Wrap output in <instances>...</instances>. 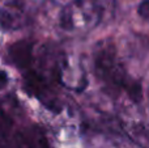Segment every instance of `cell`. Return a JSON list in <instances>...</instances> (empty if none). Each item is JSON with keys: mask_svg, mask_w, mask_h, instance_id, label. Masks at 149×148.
Instances as JSON below:
<instances>
[{"mask_svg": "<svg viewBox=\"0 0 149 148\" xmlns=\"http://www.w3.org/2000/svg\"><path fill=\"white\" fill-rule=\"evenodd\" d=\"M116 0H70L59 10L58 26L68 36L90 33L115 15Z\"/></svg>", "mask_w": 149, "mask_h": 148, "instance_id": "cell-1", "label": "cell"}, {"mask_svg": "<svg viewBox=\"0 0 149 148\" xmlns=\"http://www.w3.org/2000/svg\"><path fill=\"white\" fill-rule=\"evenodd\" d=\"M94 70L97 76L115 91H124L134 101H139L141 89L139 83L128 76L124 66L122 64L118 50L111 42H100L94 51Z\"/></svg>", "mask_w": 149, "mask_h": 148, "instance_id": "cell-2", "label": "cell"}, {"mask_svg": "<svg viewBox=\"0 0 149 148\" xmlns=\"http://www.w3.org/2000/svg\"><path fill=\"white\" fill-rule=\"evenodd\" d=\"M56 77L63 87L73 92H82L88 85V76L79 58L65 55L56 66Z\"/></svg>", "mask_w": 149, "mask_h": 148, "instance_id": "cell-3", "label": "cell"}, {"mask_svg": "<svg viewBox=\"0 0 149 148\" xmlns=\"http://www.w3.org/2000/svg\"><path fill=\"white\" fill-rule=\"evenodd\" d=\"M33 46L28 42H17L9 47V57L16 66L21 68H26L31 62Z\"/></svg>", "mask_w": 149, "mask_h": 148, "instance_id": "cell-4", "label": "cell"}, {"mask_svg": "<svg viewBox=\"0 0 149 148\" xmlns=\"http://www.w3.org/2000/svg\"><path fill=\"white\" fill-rule=\"evenodd\" d=\"M137 15L149 24V0H141L137 5Z\"/></svg>", "mask_w": 149, "mask_h": 148, "instance_id": "cell-5", "label": "cell"}, {"mask_svg": "<svg viewBox=\"0 0 149 148\" xmlns=\"http://www.w3.org/2000/svg\"><path fill=\"white\" fill-rule=\"evenodd\" d=\"M8 75H7V72L5 71H3L1 68H0V91L1 89H4L5 87H7V84H8Z\"/></svg>", "mask_w": 149, "mask_h": 148, "instance_id": "cell-6", "label": "cell"}]
</instances>
